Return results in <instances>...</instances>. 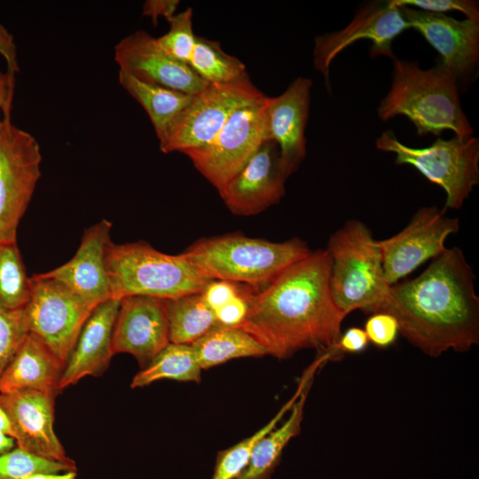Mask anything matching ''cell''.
<instances>
[{
	"mask_svg": "<svg viewBox=\"0 0 479 479\" xmlns=\"http://www.w3.org/2000/svg\"><path fill=\"white\" fill-rule=\"evenodd\" d=\"M267 100L264 95L239 108L210 143L185 153L220 195L257 148L269 140Z\"/></svg>",
	"mask_w": 479,
	"mask_h": 479,
	"instance_id": "8",
	"label": "cell"
},
{
	"mask_svg": "<svg viewBox=\"0 0 479 479\" xmlns=\"http://www.w3.org/2000/svg\"><path fill=\"white\" fill-rule=\"evenodd\" d=\"M30 294L31 278L27 274L17 242H0V302L9 309H23Z\"/></svg>",
	"mask_w": 479,
	"mask_h": 479,
	"instance_id": "30",
	"label": "cell"
},
{
	"mask_svg": "<svg viewBox=\"0 0 479 479\" xmlns=\"http://www.w3.org/2000/svg\"><path fill=\"white\" fill-rule=\"evenodd\" d=\"M120 302L110 298L93 309L65 363L60 390L86 376L101 375L107 369L114 356L112 337Z\"/></svg>",
	"mask_w": 479,
	"mask_h": 479,
	"instance_id": "21",
	"label": "cell"
},
{
	"mask_svg": "<svg viewBox=\"0 0 479 479\" xmlns=\"http://www.w3.org/2000/svg\"><path fill=\"white\" fill-rule=\"evenodd\" d=\"M393 60L391 86L378 106L381 120L403 115L412 122L418 136L452 130L460 138L472 137L453 74L439 64L422 69L418 61Z\"/></svg>",
	"mask_w": 479,
	"mask_h": 479,
	"instance_id": "3",
	"label": "cell"
},
{
	"mask_svg": "<svg viewBox=\"0 0 479 479\" xmlns=\"http://www.w3.org/2000/svg\"><path fill=\"white\" fill-rule=\"evenodd\" d=\"M201 368L191 344L169 342L132 379V389L158 380L200 382Z\"/></svg>",
	"mask_w": 479,
	"mask_h": 479,
	"instance_id": "27",
	"label": "cell"
},
{
	"mask_svg": "<svg viewBox=\"0 0 479 479\" xmlns=\"http://www.w3.org/2000/svg\"><path fill=\"white\" fill-rule=\"evenodd\" d=\"M179 4V0H147L143 5V16L150 17L156 26L159 17L168 20L174 16Z\"/></svg>",
	"mask_w": 479,
	"mask_h": 479,
	"instance_id": "40",
	"label": "cell"
},
{
	"mask_svg": "<svg viewBox=\"0 0 479 479\" xmlns=\"http://www.w3.org/2000/svg\"><path fill=\"white\" fill-rule=\"evenodd\" d=\"M459 229V219L447 216L444 208L418 209L402 231L378 240L388 283H397L426 261L441 255L446 249L447 238Z\"/></svg>",
	"mask_w": 479,
	"mask_h": 479,
	"instance_id": "12",
	"label": "cell"
},
{
	"mask_svg": "<svg viewBox=\"0 0 479 479\" xmlns=\"http://www.w3.org/2000/svg\"><path fill=\"white\" fill-rule=\"evenodd\" d=\"M310 253L297 238L271 242L239 233L201 239L182 252L211 280L261 288Z\"/></svg>",
	"mask_w": 479,
	"mask_h": 479,
	"instance_id": "4",
	"label": "cell"
},
{
	"mask_svg": "<svg viewBox=\"0 0 479 479\" xmlns=\"http://www.w3.org/2000/svg\"><path fill=\"white\" fill-rule=\"evenodd\" d=\"M0 55L7 64V72L15 75L19 72L17 44L12 34L0 20Z\"/></svg>",
	"mask_w": 479,
	"mask_h": 479,
	"instance_id": "39",
	"label": "cell"
},
{
	"mask_svg": "<svg viewBox=\"0 0 479 479\" xmlns=\"http://www.w3.org/2000/svg\"><path fill=\"white\" fill-rule=\"evenodd\" d=\"M42 154L33 135L4 114L0 131V242H17L19 224L41 177Z\"/></svg>",
	"mask_w": 479,
	"mask_h": 479,
	"instance_id": "9",
	"label": "cell"
},
{
	"mask_svg": "<svg viewBox=\"0 0 479 479\" xmlns=\"http://www.w3.org/2000/svg\"><path fill=\"white\" fill-rule=\"evenodd\" d=\"M191 345L201 370L237 357L266 355L264 348L250 334L239 327L221 325Z\"/></svg>",
	"mask_w": 479,
	"mask_h": 479,
	"instance_id": "25",
	"label": "cell"
},
{
	"mask_svg": "<svg viewBox=\"0 0 479 479\" xmlns=\"http://www.w3.org/2000/svg\"><path fill=\"white\" fill-rule=\"evenodd\" d=\"M55 395L33 389L0 393L17 447L53 461L75 464L54 431Z\"/></svg>",
	"mask_w": 479,
	"mask_h": 479,
	"instance_id": "14",
	"label": "cell"
},
{
	"mask_svg": "<svg viewBox=\"0 0 479 479\" xmlns=\"http://www.w3.org/2000/svg\"><path fill=\"white\" fill-rule=\"evenodd\" d=\"M310 379L290 409L288 418L255 444L245 469L235 479H269L287 443L301 430L305 402L312 384Z\"/></svg>",
	"mask_w": 479,
	"mask_h": 479,
	"instance_id": "23",
	"label": "cell"
},
{
	"mask_svg": "<svg viewBox=\"0 0 479 479\" xmlns=\"http://www.w3.org/2000/svg\"><path fill=\"white\" fill-rule=\"evenodd\" d=\"M76 471L75 464L47 459L19 447L0 454V479H25L37 473Z\"/></svg>",
	"mask_w": 479,
	"mask_h": 479,
	"instance_id": "31",
	"label": "cell"
},
{
	"mask_svg": "<svg viewBox=\"0 0 479 479\" xmlns=\"http://www.w3.org/2000/svg\"><path fill=\"white\" fill-rule=\"evenodd\" d=\"M15 445V440L12 436L0 434V454L13 449Z\"/></svg>",
	"mask_w": 479,
	"mask_h": 479,
	"instance_id": "44",
	"label": "cell"
},
{
	"mask_svg": "<svg viewBox=\"0 0 479 479\" xmlns=\"http://www.w3.org/2000/svg\"><path fill=\"white\" fill-rule=\"evenodd\" d=\"M111 229L106 219L86 229L75 255L43 274L63 283L92 308L110 299L106 253L112 242Z\"/></svg>",
	"mask_w": 479,
	"mask_h": 479,
	"instance_id": "20",
	"label": "cell"
},
{
	"mask_svg": "<svg viewBox=\"0 0 479 479\" xmlns=\"http://www.w3.org/2000/svg\"><path fill=\"white\" fill-rule=\"evenodd\" d=\"M28 333L24 308L12 310L0 302V375Z\"/></svg>",
	"mask_w": 479,
	"mask_h": 479,
	"instance_id": "33",
	"label": "cell"
},
{
	"mask_svg": "<svg viewBox=\"0 0 479 479\" xmlns=\"http://www.w3.org/2000/svg\"><path fill=\"white\" fill-rule=\"evenodd\" d=\"M321 365L322 362L319 359L314 360L302 374L295 393L264 427L251 436L217 453L211 479H235L245 469L257 442L278 425L291 409L306 382L314 378L316 372Z\"/></svg>",
	"mask_w": 479,
	"mask_h": 479,
	"instance_id": "28",
	"label": "cell"
},
{
	"mask_svg": "<svg viewBox=\"0 0 479 479\" xmlns=\"http://www.w3.org/2000/svg\"><path fill=\"white\" fill-rule=\"evenodd\" d=\"M475 279L462 250L446 248L418 277L391 285L379 312L392 315L399 333L430 357L467 351L479 343Z\"/></svg>",
	"mask_w": 479,
	"mask_h": 479,
	"instance_id": "2",
	"label": "cell"
},
{
	"mask_svg": "<svg viewBox=\"0 0 479 479\" xmlns=\"http://www.w3.org/2000/svg\"><path fill=\"white\" fill-rule=\"evenodd\" d=\"M312 81L296 78L279 96L267 100L268 137L279 151L286 177L297 170L306 155L305 128L309 117Z\"/></svg>",
	"mask_w": 479,
	"mask_h": 479,
	"instance_id": "19",
	"label": "cell"
},
{
	"mask_svg": "<svg viewBox=\"0 0 479 479\" xmlns=\"http://www.w3.org/2000/svg\"><path fill=\"white\" fill-rule=\"evenodd\" d=\"M169 342L192 344L218 326L215 311L201 293L169 300Z\"/></svg>",
	"mask_w": 479,
	"mask_h": 479,
	"instance_id": "26",
	"label": "cell"
},
{
	"mask_svg": "<svg viewBox=\"0 0 479 479\" xmlns=\"http://www.w3.org/2000/svg\"><path fill=\"white\" fill-rule=\"evenodd\" d=\"M94 308L63 283L35 274L24 307L29 333L40 338L65 364L79 333Z\"/></svg>",
	"mask_w": 479,
	"mask_h": 479,
	"instance_id": "11",
	"label": "cell"
},
{
	"mask_svg": "<svg viewBox=\"0 0 479 479\" xmlns=\"http://www.w3.org/2000/svg\"><path fill=\"white\" fill-rule=\"evenodd\" d=\"M399 7L410 27L420 32L439 53V65L458 81L470 75L479 60V21Z\"/></svg>",
	"mask_w": 479,
	"mask_h": 479,
	"instance_id": "18",
	"label": "cell"
},
{
	"mask_svg": "<svg viewBox=\"0 0 479 479\" xmlns=\"http://www.w3.org/2000/svg\"><path fill=\"white\" fill-rule=\"evenodd\" d=\"M111 298L147 295L167 300L201 293L206 278L182 253H162L145 241L111 242L106 253Z\"/></svg>",
	"mask_w": 479,
	"mask_h": 479,
	"instance_id": "5",
	"label": "cell"
},
{
	"mask_svg": "<svg viewBox=\"0 0 479 479\" xmlns=\"http://www.w3.org/2000/svg\"><path fill=\"white\" fill-rule=\"evenodd\" d=\"M279 151L273 140L264 141L220 195L229 210L242 216L258 214L285 195Z\"/></svg>",
	"mask_w": 479,
	"mask_h": 479,
	"instance_id": "17",
	"label": "cell"
},
{
	"mask_svg": "<svg viewBox=\"0 0 479 479\" xmlns=\"http://www.w3.org/2000/svg\"><path fill=\"white\" fill-rule=\"evenodd\" d=\"M0 434H4L12 437V430L11 423L8 420L6 413L0 406Z\"/></svg>",
	"mask_w": 479,
	"mask_h": 479,
	"instance_id": "43",
	"label": "cell"
},
{
	"mask_svg": "<svg viewBox=\"0 0 479 479\" xmlns=\"http://www.w3.org/2000/svg\"><path fill=\"white\" fill-rule=\"evenodd\" d=\"M238 294L223 307L215 311L217 322L221 326L239 327L243 322L248 309V299L253 290L242 288Z\"/></svg>",
	"mask_w": 479,
	"mask_h": 479,
	"instance_id": "36",
	"label": "cell"
},
{
	"mask_svg": "<svg viewBox=\"0 0 479 479\" xmlns=\"http://www.w3.org/2000/svg\"><path fill=\"white\" fill-rule=\"evenodd\" d=\"M397 6H406L424 12L444 14L448 12H462L467 19L479 21V8L470 0H391Z\"/></svg>",
	"mask_w": 479,
	"mask_h": 479,
	"instance_id": "34",
	"label": "cell"
},
{
	"mask_svg": "<svg viewBox=\"0 0 479 479\" xmlns=\"http://www.w3.org/2000/svg\"><path fill=\"white\" fill-rule=\"evenodd\" d=\"M331 262L326 250L310 251L248 299L239 326L254 337L266 354L286 358L314 348L334 350L346 315L330 290Z\"/></svg>",
	"mask_w": 479,
	"mask_h": 479,
	"instance_id": "1",
	"label": "cell"
},
{
	"mask_svg": "<svg viewBox=\"0 0 479 479\" xmlns=\"http://www.w3.org/2000/svg\"><path fill=\"white\" fill-rule=\"evenodd\" d=\"M378 150L395 154L397 165H411L446 194L444 209H459L479 183V139L474 137L437 138L429 146L414 148L400 142L392 130L376 139Z\"/></svg>",
	"mask_w": 479,
	"mask_h": 479,
	"instance_id": "7",
	"label": "cell"
},
{
	"mask_svg": "<svg viewBox=\"0 0 479 479\" xmlns=\"http://www.w3.org/2000/svg\"><path fill=\"white\" fill-rule=\"evenodd\" d=\"M15 88V75L0 70V111L3 114L12 112V98ZM3 120H0V131Z\"/></svg>",
	"mask_w": 479,
	"mask_h": 479,
	"instance_id": "41",
	"label": "cell"
},
{
	"mask_svg": "<svg viewBox=\"0 0 479 479\" xmlns=\"http://www.w3.org/2000/svg\"><path fill=\"white\" fill-rule=\"evenodd\" d=\"M76 471H67L59 473H37L26 477L25 479H75Z\"/></svg>",
	"mask_w": 479,
	"mask_h": 479,
	"instance_id": "42",
	"label": "cell"
},
{
	"mask_svg": "<svg viewBox=\"0 0 479 479\" xmlns=\"http://www.w3.org/2000/svg\"><path fill=\"white\" fill-rule=\"evenodd\" d=\"M192 69L205 82L229 83L247 75L245 65L224 52L217 41L196 35L189 61Z\"/></svg>",
	"mask_w": 479,
	"mask_h": 479,
	"instance_id": "29",
	"label": "cell"
},
{
	"mask_svg": "<svg viewBox=\"0 0 479 479\" xmlns=\"http://www.w3.org/2000/svg\"><path fill=\"white\" fill-rule=\"evenodd\" d=\"M368 341L380 348H386L395 342L399 334L397 319L387 312L372 314L365 324Z\"/></svg>",
	"mask_w": 479,
	"mask_h": 479,
	"instance_id": "35",
	"label": "cell"
},
{
	"mask_svg": "<svg viewBox=\"0 0 479 479\" xmlns=\"http://www.w3.org/2000/svg\"><path fill=\"white\" fill-rule=\"evenodd\" d=\"M64 367L40 338L28 333L0 375V393L33 389L56 396Z\"/></svg>",
	"mask_w": 479,
	"mask_h": 479,
	"instance_id": "22",
	"label": "cell"
},
{
	"mask_svg": "<svg viewBox=\"0 0 479 479\" xmlns=\"http://www.w3.org/2000/svg\"><path fill=\"white\" fill-rule=\"evenodd\" d=\"M330 290L344 315L361 310L377 313L385 302L388 283L378 240L359 220L347 221L329 238Z\"/></svg>",
	"mask_w": 479,
	"mask_h": 479,
	"instance_id": "6",
	"label": "cell"
},
{
	"mask_svg": "<svg viewBox=\"0 0 479 479\" xmlns=\"http://www.w3.org/2000/svg\"><path fill=\"white\" fill-rule=\"evenodd\" d=\"M169 300L132 295L121 299L112 337L113 354L129 353L145 367L169 343Z\"/></svg>",
	"mask_w": 479,
	"mask_h": 479,
	"instance_id": "15",
	"label": "cell"
},
{
	"mask_svg": "<svg viewBox=\"0 0 479 479\" xmlns=\"http://www.w3.org/2000/svg\"><path fill=\"white\" fill-rule=\"evenodd\" d=\"M167 21L169 29L165 35L155 38L156 44L173 59L189 65L196 37L192 30V9L189 7Z\"/></svg>",
	"mask_w": 479,
	"mask_h": 479,
	"instance_id": "32",
	"label": "cell"
},
{
	"mask_svg": "<svg viewBox=\"0 0 479 479\" xmlns=\"http://www.w3.org/2000/svg\"><path fill=\"white\" fill-rule=\"evenodd\" d=\"M118 79L122 88L145 110L159 141L194 96L142 82L120 70Z\"/></svg>",
	"mask_w": 479,
	"mask_h": 479,
	"instance_id": "24",
	"label": "cell"
},
{
	"mask_svg": "<svg viewBox=\"0 0 479 479\" xmlns=\"http://www.w3.org/2000/svg\"><path fill=\"white\" fill-rule=\"evenodd\" d=\"M368 338L364 329L350 327L341 334L336 344L337 352L359 353L365 349Z\"/></svg>",
	"mask_w": 479,
	"mask_h": 479,
	"instance_id": "38",
	"label": "cell"
},
{
	"mask_svg": "<svg viewBox=\"0 0 479 479\" xmlns=\"http://www.w3.org/2000/svg\"><path fill=\"white\" fill-rule=\"evenodd\" d=\"M263 96L252 83L248 75L229 83H209L204 90L193 96L176 119L160 141L161 151L164 153H185L208 145L236 110Z\"/></svg>",
	"mask_w": 479,
	"mask_h": 479,
	"instance_id": "10",
	"label": "cell"
},
{
	"mask_svg": "<svg viewBox=\"0 0 479 479\" xmlns=\"http://www.w3.org/2000/svg\"><path fill=\"white\" fill-rule=\"evenodd\" d=\"M114 60L120 71L137 80L186 94L196 95L209 85L189 65L164 53L155 38L144 30L127 35L115 45Z\"/></svg>",
	"mask_w": 479,
	"mask_h": 479,
	"instance_id": "16",
	"label": "cell"
},
{
	"mask_svg": "<svg viewBox=\"0 0 479 479\" xmlns=\"http://www.w3.org/2000/svg\"><path fill=\"white\" fill-rule=\"evenodd\" d=\"M240 285L224 280H211L201 292L207 304L216 311L232 300L239 293Z\"/></svg>",
	"mask_w": 479,
	"mask_h": 479,
	"instance_id": "37",
	"label": "cell"
},
{
	"mask_svg": "<svg viewBox=\"0 0 479 479\" xmlns=\"http://www.w3.org/2000/svg\"><path fill=\"white\" fill-rule=\"evenodd\" d=\"M410 28L401 7L390 1L372 2L359 10L342 29L315 38L313 63L320 71L329 90V67L333 60L346 48L360 40L372 42V57L394 59L393 41Z\"/></svg>",
	"mask_w": 479,
	"mask_h": 479,
	"instance_id": "13",
	"label": "cell"
}]
</instances>
